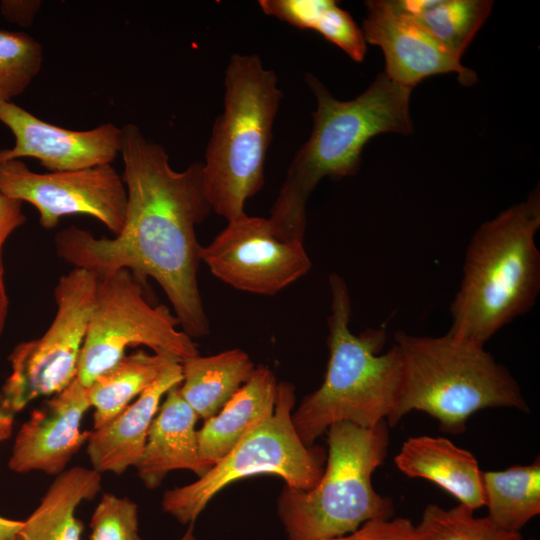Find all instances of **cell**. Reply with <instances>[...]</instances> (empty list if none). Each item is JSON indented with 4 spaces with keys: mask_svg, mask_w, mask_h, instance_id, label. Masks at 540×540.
<instances>
[{
    "mask_svg": "<svg viewBox=\"0 0 540 540\" xmlns=\"http://www.w3.org/2000/svg\"><path fill=\"white\" fill-rule=\"evenodd\" d=\"M97 283L94 274L81 268L59 278L52 323L41 337L18 344L9 356L11 372L0 391L1 409L14 415L76 378Z\"/></svg>",
    "mask_w": 540,
    "mask_h": 540,
    "instance_id": "10",
    "label": "cell"
},
{
    "mask_svg": "<svg viewBox=\"0 0 540 540\" xmlns=\"http://www.w3.org/2000/svg\"><path fill=\"white\" fill-rule=\"evenodd\" d=\"M406 476L435 483L475 511L485 505L482 472L475 456L444 437L408 438L395 456Z\"/></svg>",
    "mask_w": 540,
    "mask_h": 540,
    "instance_id": "18",
    "label": "cell"
},
{
    "mask_svg": "<svg viewBox=\"0 0 540 540\" xmlns=\"http://www.w3.org/2000/svg\"><path fill=\"white\" fill-rule=\"evenodd\" d=\"M327 431V466L318 483L307 491L285 486L279 496L278 514L289 540H328L393 516L392 501L372 485L387 455L388 424L362 428L339 422Z\"/></svg>",
    "mask_w": 540,
    "mask_h": 540,
    "instance_id": "7",
    "label": "cell"
},
{
    "mask_svg": "<svg viewBox=\"0 0 540 540\" xmlns=\"http://www.w3.org/2000/svg\"><path fill=\"white\" fill-rule=\"evenodd\" d=\"M328 540H418L416 525L408 518H378L353 532Z\"/></svg>",
    "mask_w": 540,
    "mask_h": 540,
    "instance_id": "30",
    "label": "cell"
},
{
    "mask_svg": "<svg viewBox=\"0 0 540 540\" xmlns=\"http://www.w3.org/2000/svg\"><path fill=\"white\" fill-rule=\"evenodd\" d=\"M530 540H534V539H530Z\"/></svg>",
    "mask_w": 540,
    "mask_h": 540,
    "instance_id": "36",
    "label": "cell"
},
{
    "mask_svg": "<svg viewBox=\"0 0 540 540\" xmlns=\"http://www.w3.org/2000/svg\"><path fill=\"white\" fill-rule=\"evenodd\" d=\"M41 7L38 0H3L0 2L2 16L11 23L28 27L33 22Z\"/></svg>",
    "mask_w": 540,
    "mask_h": 540,
    "instance_id": "31",
    "label": "cell"
},
{
    "mask_svg": "<svg viewBox=\"0 0 540 540\" xmlns=\"http://www.w3.org/2000/svg\"><path fill=\"white\" fill-rule=\"evenodd\" d=\"M488 517L499 527L520 533L540 514V461L482 472Z\"/></svg>",
    "mask_w": 540,
    "mask_h": 540,
    "instance_id": "23",
    "label": "cell"
},
{
    "mask_svg": "<svg viewBox=\"0 0 540 540\" xmlns=\"http://www.w3.org/2000/svg\"><path fill=\"white\" fill-rule=\"evenodd\" d=\"M182 379L181 362H174L110 422L90 431L87 453L92 469L100 474H122L129 467H136L162 397Z\"/></svg>",
    "mask_w": 540,
    "mask_h": 540,
    "instance_id": "16",
    "label": "cell"
},
{
    "mask_svg": "<svg viewBox=\"0 0 540 540\" xmlns=\"http://www.w3.org/2000/svg\"><path fill=\"white\" fill-rule=\"evenodd\" d=\"M0 122L13 133L12 148L0 150V163L35 158L50 172L112 164L121 152L122 129L103 123L70 130L43 121L14 102L0 104Z\"/></svg>",
    "mask_w": 540,
    "mask_h": 540,
    "instance_id": "13",
    "label": "cell"
},
{
    "mask_svg": "<svg viewBox=\"0 0 540 540\" xmlns=\"http://www.w3.org/2000/svg\"><path fill=\"white\" fill-rule=\"evenodd\" d=\"M43 48L29 34L0 30V104L21 95L39 73Z\"/></svg>",
    "mask_w": 540,
    "mask_h": 540,
    "instance_id": "26",
    "label": "cell"
},
{
    "mask_svg": "<svg viewBox=\"0 0 540 540\" xmlns=\"http://www.w3.org/2000/svg\"><path fill=\"white\" fill-rule=\"evenodd\" d=\"M177 361L181 362L166 351L150 354L139 350L98 375L88 386L90 405L94 407L93 430L110 422Z\"/></svg>",
    "mask_w": 540,
    "mask_h": 540,
    "instance_id": "22",
    "label": "cell"
},
{
    "mask_svg": "<svg viewBox=\"0 0 540 540\" xmlns=\"http://www.w3.org/2000/svg\"><path fill=\"white\" fill-rule=\"evenodd\" d=\"M367 16L362 31L366 42L379 46L385 57L384 73L392 81L413 89L423 79L454 72L462 85L477 81L474 71L466 68L413 17L399 8L396 1L370 0L365 3Z\"/></svg>",
    "mask_w": 540,
    "mask_h": 540,
    "instance_id": "14",
    "label": "cell"
},
{
    "mask_svg": "<svg viewBox=\"0 0 540 540\" xmlns=\"http://www.w3.org/2000/svg\"><path fill=\"white\" fill-rule=\"evenodd\" d=\"M89 540H141L138 507L127 497L102 495L90 523Z\"/></svg>",
    "mask_w": 540,
    "mask_h": 540,
    "instance_id": "27",
    "label": "cell"
},
{
    "mask_svg": "<svg viewBox=\"0 0 540 540\" xmlns=\"http://www.w3.org/2000/svg\"><path fill=\"white\" fill-rule=\"evenodd\" d=\"M539 227L540 191L536 188L474 232L450 304L448 333L485 345L533 308L540 292Z\"/></svg>",
    "mask_w": 540,
    "mask_h": 540,
    "instance_id": "3",
    "label": "cell"
},
{
    "mask_svg": "<svg viewBox=\"0 0 540 540\" xmlns=\"http://www.w3.org/2000/svg\"><path fill=\"white\" fill-rule=\"evenodd\" d=\"M294 386L278 383L272 416L248 433L225 457L191 484L167 490L163 510L179 523L188 525L183 538L194 540L197 517L208 502L227 485L257 474L280 476L286 486L310 490L318 483L323 468L316 453L303 444L292 422Z\"/></svg>",
    "mask_w": 540,
    "mask_h": 540,
    "instance_id": "8",
    "label": "cell"
},
{
    "mask_svg": "<svg viewBox=\"0 0 540 540\" xmlns=\"http://www.w3.org/2000/svg\"><path fill=\"white\" fill-rule=\"evenodd\" d=\"M331 312L327 338L329 360L321 386L307 395L292 414L294 428L309 447L339 422L373 428L394 413L403 385V365L395 344L382 352L384 328L354 334L351 298L345 280L329 276Z\"/></svg>",
    "mask_w": 540,
    "mask_h": 540,
    "instance_id": "4",
    "label": "cell"
},
{
    "mask_svg": "<svg viewBox=\"0 0 540 540\" xmlns=\"http://www.w3.org/2000/svg\"><path fill=\"white\" fill-rule=\"evenodd\" d=\"M393 344L402 359L403 385L388 426L416 410L435 418L444 432L458 434L482 409L529 411L516 379L485 345L448 332L417 336L404 331L394 334Z\"/></svg>",
    "mask_w": 540,
    "mask_h": 540,
    "instance_id": "5",
    "label": "cell"
},
{
    "mask_svg": "<svg viewBox=\"0 0 540 540\" xmlns=\"http://www.w3.org/2000/svg\"><path fill=\"white\" fill-rule=\"evenodd\" d=\"M121 129L127 190L122 230L114 238H97L70 226L56 234V252L98 280L121 269L143 286L147 278L154 279L183 331L191 338L205 336L210 325L198 287L201 245L195 232L212 210L203 187V163L175 171L165 149L148 140L137 125Z\"/></svg>",
    "mask_w": 540,
    "mask_h": 540,
    "instance_id": "1",
    "label": "cell"
},
{
    "mask_svg": "<svg viewBox=\"0 0 540 540\" xmlns=\"http://www.w3.org/2000/svg\"><path fill=\"white\" fill-rule=\"evenodd\" d=\"M341 48L352 60L361 62L366 53V40L361 28L351 15L330 1L316 20L313 29Z\"/></svg>",
    "mask_w": 540,
    "mask_h": 540,
    "instance_id": "28",
    "label": "cell"
},
{
    "mask_svg": "<svg viewBox=\"0 0 540 540\" xmlns=\"http://www.w3.org/2000/svg\"><path fill=\"white\" fill-rule=\"evenodd\" d=\"M91 407L88 387L75 378L49 398L18 431L9 468L17 473L41 471L59 475L90 436L81 421Z\"/></svg>",
    "mask_w": 540,
    "mask_h": 540,
    "instance_id": "15",
    "label": "cell"
},
{
    "mask_svg": "<svg viewBox=\"0 0 540 540\" xmlns=\"http://www.w3.org/2000/svg\"><path fill=\"white\" fill-rule=\"evenodd\" d=\"M26 221L22 202L0 193V249L7 238Z\"/></svg>",
    "mask_w": 540,
    "mask_h": 540,
    "instance_id": "32",
    "label": "cell"
},
{
    "mask_svg": "<svg viewBox=\"0 0 540 540\" xmlns=\"http://www.w3.org/2000/svg\"><path fill=\"white\" fill-rule=\"evenodd\" d=\"M396 3L459 59L493 5L489 0H398Z\"/></svg>",
    "mask_w": 540,
    "mask_h": 540,
    "instance_id": "24",
    "label": "cell"
},
{
    "mask_svg": "<svg viewBox=\"0 0 540 540\" xmlns=\"http://www.w3.org/2000/svg\"><path fill=\"white\" fill-rule=\"evenodd\" d=\"M277 390L278 382L273 372L265 366L255 367L248 381L198 430L201 458L213 466L248 433L270 418Z\"/></svg>",
    "mask_w": 540,
    "mask_h": 540,
    "instance_id": "19",
    "label": "cell"
},
{
    "mask_svg": "<svg viewBox=\"0 0 540 540\" xmlns=\"http://www.w3.org/2000/svg\"><path fill=\"white\" fill-rule=\"evenodd\" d=\"M274 71L260 57L233 54L225 72L224 111L212 128L203 162V187L228 222L246 215V201L264 184V163L283 97Z\"/></svg>",
    "mask_w": 540,
    "mask_h": 540,
    "instance_id": "6",
    "label": "cell"
},
{
    "mask_svg": "<svg viewBox=\"0 0 540 540\" xmlns=\"http://www.w3.org/2000/svg\"><path fill=\"white\" fill-rule=\"evenodd\" d=\"M331 0H261L259 5L267 15L274 16L299 29L313 26Z\"/></svg>",
    "mask_w": 540,
    "mask_h": 540,
    "instance_id": "29",
    "label": "cell"
},
{
    "mask_svg": "<svg viewBox=\"0 0 540 540\" xmlns=\"http://www.w3.org/2000/svg\"><path fill=\"white\" fill-rule=\"evenodd\" d=\"M14 415L0 408V441L7 439L13 428Z\"/></svg>",
    "mask_w": 540,
    "mask_h": 540,
    "instance_id": "35",
    "label": "cell"
},
{
    "mask_svg": "<svg viewBox=\"0 0 540 540\" xmlns=\"http://www.w3.org/2000/svg\"><path fill=\"white\" fill-rule=\"evenodd\" d=\"M178 325L168 307L146 300L143 285L129 270L99 279L76 378L88 387L125 356L127 348L139 345L172 353L181 362L199 355L196 344Z\"/></svg>",
    "mask_w": 540,
    "mask_h": 540,
    "instance_id": "9",
    "label": "cell"
},
{
    "mask_svg": "<svg viewBox=\"0 0 540 540\" xmlns=\"http://www.w3.org/2000/svg\"><path fill=\"white\" fill-rule=\"evenodd\" d=\"M102 486L94 469L72 467L56 476L37 508L23 521L18 540H80L84 525L77 507L93 499Z\"/></svg>",
    "mask_w": 540,
    "mask_h": 540,
    "instance_id": "20",
    "label": "cell"
},
{
    "mask_svg": "<svg viewBox=\"0 0 540 540\" xmlns=\"http://www.w3.org/2000/svg\"><path fill=\"white\" fill-rule=\"evenodd\" d=\"M181 366L179 392L204 420L216 415L255 370L249 355L238 348L207 357L197 355Z\"/></svg>",
    "mask_w": 540,
    "mask_h": 540,
    "instance_id": "21",
    "label": "cell"
},
{
    "mask_svg": "<svg viewBox=\"0 0 540 540\" xmlns=\"http://www.w3.org/2000/svg\"><path fill=\"white\" fill-rule=\"evenodd\" d=\"M317 100L309 139L293 158L268 218L283 239L304 242L306 204L324 177L354 175L366 143L381 133L410 134L412 89L383 72L357 98L341 101L312 74L305 77Z\"/></svg>",
    "mask_w": 540,
    "mask_h": 540,
    "instance_id": "2",
    "label": "cell"
},
{
    "mask_svg": "<svg viewBox=\"0 0 540 540\" xmlns=\"http://www.w3.org/2000/svg\"><path fill=\"white\" fill-rule=\"evenodd\" d=\"M8 311V298L4 283V268L2 263V249H0V335L3 331Z\"/></svg>",
    "mask_w": 540,
    "mask_h": 540,
    "instance_id": "34",
    "label": "cell"
},
{
    "mask_svg": "<svg viewBox=\"0 0 540 540\" xmlns=\"http://www.w3.org/2000/svg\"><path fill=\"white\" fill-rule=\"evenodd\" d=\"M200 258L224 283L259 295L280 292L312 267L304 242L283 239L269 219L247 214L201 246Z\"/></svg>",
    "mask_w": 540,
    "mask_h": 540,
    "instance_id": "12",
    "label": "cell"
},
{
    "mask_svg": "<svg viewBox=\"0 0 540 540\" xmlns=\"http://www.w3.org/2000/svg\"><path fill=\"white\" fill-rule=\"evenodd\" d=\"M416 531L418 540H522L520 533L499 527L488 516H475L461 504L450 509L427 505Z\"/></svg>",
    "mask_w": 540,
    "mask_h": 540,
    "instance_id": "25",
    "label": "cell"
},
{
    "mask_svg": "<svg viewBox=\"0 0 540 540\" xmlns=\"http://www.w3.org/2000/svg\"><path fill=\"white\" fill-rule=\"evenodd\" d=\"M0 193L33 205L45 229L56 227L63 216L83 214L117 235L125 221L127 190L112 164L37 173L21 160L2 162Z\"/></svg>",
    "mask_w": 540,
    "mask_h": 540,
    "instance_id": "11",
    "label": "cell"
},
{
    "mask_svg": "<svg viewBox=\"0 0 540 540\" xmlns=\"http://www.w3.org/2000/svg\"><path fill=\"white\" fill-rule=\"evenodd\" d=\"M23 521L0 516V540H18Z\"/></svg>",
    "mask_w": 540,
    "mask_h": 540,
    "instance_id": "33",
    "label": "cell"
},
{
    "mask_svg": "<svg viewBox=\"0 0 540 540\" xmlns=\"http://www.w3.org/2000/svg\"><path fill=\"white\" fill-rule=\"evenodd\" d=\"M179 385L166 393L136 466L140 479L149 489L158 487L172 470H191L201 477L212 468L200 456L195 429L198 416L182 398Z\"/></svg>",
    "mask_w": 540,
    "mask_h": 540,
    "instance_id": "17",
    "label": "cell"
}]
</instances>
